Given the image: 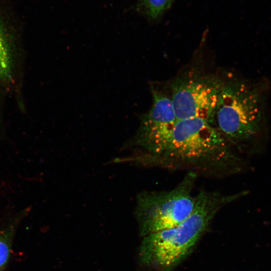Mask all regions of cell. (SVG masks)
I'll use <instances>...</instances> for the list:
<instances>
[{
    "label": "cell",
    "instance_id": "52a82bcc",
    "mask_svg": "<svg viewBox=\"0 0 271 271\" xmlns=\"http://www.w3.org/2000/svg\"><path fill=\"white\" fill-rule=\"evenodd\" d=\"M22 214L0 230V271H5L11 251L14 237Z\"/></svg>",
    "mask_w": 271,
    "mask_h": 271
},
{
    "label": "cell",
    "instance_id": "6da1fadb",
    "mask_svg": "<svg viewBox=\"0 0 271 271\" xmlns=\"http://www.w3.org/2000/svg\"><path fill=\"white\" fill-rule=\"evenodd\" d=\"M146 165L218 177L241 171L242 162L209 122L189 118L177 120L165 148Z\"/></svg>",
    "mask_w": 271,
    "mask_h": 271
},
{
    "label": "cell",
    "instance_id": "7a4b0ae2",
    "mask_svg": "<svg viewBox=\"0 0 271 271\" xmlns=\"http://www.w3.org/2000/svg\"><path fill=\"white\" fill-rule=\"evenodd\" d=\"M244 195L200 191L192 212L184 221L145 236L140 253L142 262L156 271H172L192 252L219 210Z\"/></svg>",
    "mask_w": 271,
    "mask_h": 271
},
{
    "label": "cell",
    "instance_id": "277c9868",
    "mask_svg": "<svg viewBox=\"0 0 271 271\" xmlns=\"http://www.w3.org/2000/svg\"><path fill=\"white\" fill-rule=\"evenodd\" d=\"M198 176L188 172L170 190L143 191L138 194L135 215L142 235L173 228L190 215L195 203L192 190Z\"/></svg>",
    "mask_w": 271,
    "mask_h": 271
},
{
    "label": "cell",
    "instance_id": "8992f818",
    "mask_svg": "<svg viewBox=\"0 0 271 271\" xmlns=\"http://www.w3.org/2000/svg\"><path fill=\"white\" fill-rule=\"evenodd\" d=\"M153 104L141 118L139 127L129 146L141 151L138 161L146 164L166 147L177 121L170 97L152 87Z\"/></svg>",
    "mask_w": 271,
    "mask_h": 271
},
{
    "label": "cell",
    "instance_id": "ba28073f",
    "mask_svg": "<svg viewBox=\"0 0 271 271\" xmlns=\"http://www.w3.org/2000/svg\"><path fill=\"white\" fill-rule=\"evenodd\" d=\"M174 0H139V7L149 18H160L171 7Z\"/></svg>",
    "mask_w": 271,
    "mask_h": 271
},
{
    "label": "cell",
    "instance_id": "3957f363",
    "mask_svg": "<svg viewBox=\"0 0 271 271\" xmlns=\"http://www.w3.org/2000/svg\"><path fill=\"white\" fill-rule=\"evenodd\" d=\"M262 117L257 91L238 80L223 81L210 123L232 147L244 143L259 129Z\"/></svg>",
    "mask_w": 271,
    "mask_h": 271
},
{
    "label": "cell",
    "instance_id": "9c48e42d",
    "mask_svg": "<svg viewBox=\"0 0 271 271\" xmlns=\"http://www.w3.org/2000/svg\"><path fill=\"white\" fill-rule=\"evenodd\" d=\"M12 68L11 55L3 28L0 23V81L8 79Z\"/></svg>",
    "mask_w": 271,
    "mask_h": 271
},
{
    "label": "cell",
    "instance_id": "5b68a950",
    "mask_svg": "<svg viewBox=\"0 0 271 271\" xmlns=\"http://www.w3.org/2000/svg\"><path fill=\"white\" fill-rule=\"evenodd\" d=\"M223 81L196 73L176 78L170 86V98L177 119L200 118L210 123Z\"/></svg>",
    "mask_w": 271,
    "mask_h": 271
}]
</instances>
